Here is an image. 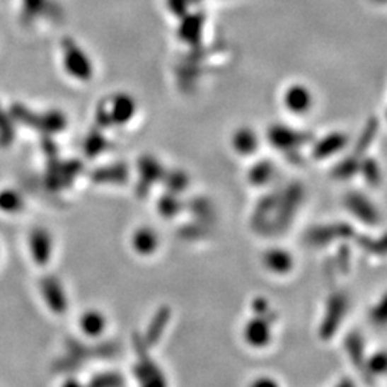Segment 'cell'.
<instances>
[{
	"mask_svg": "<svg viewBox=\"0 0 387 387\" xmlns=\"http://www.w3.org/2000/svg\"><path fill=\"white\" fill-rule=\"evenodd\" d=\"M261 265L275 277H287L296 268V255L283 246H268L261 253Z\"/></svg>",
	"mask_w": 387,
	"mask_h": 387,
	"instance_id": "obj_12",
	"label": "cell"
},
{
	"mask_svg": "<svg viewBox=\"0 0 387 387\" xmlns=\"http://www.w3.org/2000/svg\"><path fill=\"white\" fill-rule=\"evenodd\" d=\"M86 387H127L128 379L124 373L115 369H103L100 371L93 373L88 381Z\"/></svg>",
	"mask_w": 387,
	"mask_h": 387,
	"instance_id": "obj_25",
	"label": "cell"
},
{
	"mask_svg": "<svg viewBox=\"0 0 387 387\" xmlns=\"http://www.w3.org/2000/svg\"><path fill=\"white\" fill-rule=\"evenodd\" d=\"M129 177V170L125 163L106 165V167L96 168L91 174V180L99 185H125Z\"/></svg>",
	"mask_w": 387,
	"mask_h": 387,
	"instance_id": "obj_22",
	"label": "cell"
},
{
	"mask_svg": "<svg viewBox=\"0 0 387 387\" xmlns=\"http://www.w3.org/2000/svg\"><path fill=\"white\" fill-rule=\"evenodd\" d=\"M283 103L290 114L300 117L310 112L314 105V96L308 86L303 83H294L286 89Z\"/></svg>",
	"mask_w": 387,
	"mask_h": 387,
	"instance_id": "obj_20",
	"label": "cell"
},
{
	"mask_svg": "<svg viewBox=\"0 0 387 387\" xmlns=\"http://www.w3.org/2000/svg\"><path fill=\"white\" fill-rule=\"evenodd\" d=\"M129 247L135 255L149 258L159 251L161 237L154 227L139 226L129 236Z\"/></svg>",
	"mask_w": 387,
	"mask_h": 387,
	"instance_id": "obj_19",
	"label": "cell"
},
{
	"mask_svg": "<svg viewBox=\"0 0 387 387\" xmlns=\"http://www.w3.org/2000/svg\"><path fill=\"white\" fill-rule=\"evenodd\" d=\"M343 349L347 360L352 367L356 370V374L366 384H371L367 371H366V359H367V347L366 340L359 330H350L343 337Z\"/></svg>",
	"mask_w": 387,
	"mask_h": 387,
	"instance_id": "obj_15",
	"label": "cell"
},
{
	"mask_svg": "<svg viewBox=\"0 0 387 387\" xmlns=\"http://www.w3.org/2000/svg\"><path fill=\"white\" fill-rule=\"evenodd\" d=\"M352 308V300L347 291L335 290L331 291L321 311V317L317 325V335L323 342L335 340L342 331L349 313Z\"/></svg>",
	"mask_w": 387,
	"mask_h": 387,
	"instance_id": "obj_4",
	"label": "cell"
},
{
	"mask_svg": "<svg viewBox=\"0 0 387 387\" xmlns=\"http://www.w3.org/2000/svg\"><path fill=\"white\" fill-rule=\"evenodd\" d=\"M190 177L181 171V170H173V171H165L163 178L161 181V184H163L165 191L181 195L183 192L187 191V188L190 187Z\"/></svg>",
	"mask_w": 387,
	"mask_h": 387,
	"instance_id": "obj_32",
	"label": "cell"
},
{
	"mask_svg": "<svg viewBox=\"0 0 387 387\" xmlns=\"http://www.w3.org/2000/svg\"><path fill=\"white\" fill-rule=\"evenodd\" d=\"M165 170L162 167V163L151 156V155H146V156H142L138 162V184H137V195L138 197H146L152 187L156 185V184H161L162 178H163V174H165Z\"/></svg>",
	"mask_w": 387,
	"mask_h": 387,
	"instance_id": "obj_17",
	"label": "cell"
},
{
	"mask_svg": "<svg viewBox=\"0 0 387 387\" xmlns=\"http://www.w3.org/2000/svg\"><path fill=\"white\" fill-rule=\"evenodd\" d=\"M173 316V308L168 304H161L151 314L145 328L142 331H138L142 342L149 349L154 350L162 342V339L167 335V331L170 328Z\"/></svg>",
	"mask_w": 387,
	"mask_h": 387,
	"instance_id": "obj_11",
	"label": "cell"
},
{
	"mask_svg": "<svg viewBox=\"0 0 387 387\" xmlns=\"http://www.w3.org/2000/svg\"><path fill=\"white\" fill-rule=\"evenodd\" d=\"M250 311H251V314H255V316L270 317V318H275V320L279 318V316H277V313H275L274 307L271 306L268 299H265L264 296H257L251 300Z\"/></svg>",
	"mask_w": 387,
	"mask_h": 387,
	"instance_id": "obj_39",
	"label": "cell"
},
{
	"mask_svg": "<svg viewBox=\"0 0 387 387\" xmlns=\"http://www.w3.org/2000/svg\"><path fill=\"white\" fill-rule=\"evenodd\" d=\"M386 353L384 350L379 349L374 350L373 353H367V359H366V371L367 376L371 381V384L381 376H384L386 373Z\"/></svg>",
	"mask_w": 387,
	"mask_h": 387,
	"instance_id": "obj_35",
	"label": "cell"
},
{
	"mask_svg": "<svg viewBox=\"0 0 387 387\" xmlns=\"http://www.w3.org/2000/svg\"><path fill=\"white\" fill-rule=\"evenodd\" d=\"M67 124V117L61 110H47V112L37 115V127H42V129L49 134L61 132Z\"/></svg>",
	"mask_w": 387,
	"mask_h": 387,
	"instance_id": "obj_33",
	"label": "cell"
},
{
	"mask_svg": "<svg viewBox=\"0 0 387 387\" xmlns=\"http://www.w3.org/2000/svg\"><path fill=\"white\" fill-rule=\"evenodd\" d=\"M231 146L240 156H251L260 146V138L253 128L241 127L233 134Z\"/></svg>",
	"mask_w": 387,
	"mask_h": 387,
	"instance_id": "obj_23",
	"label": "cell"
},
{
	"mask_svg": "<svg viewBox=\"0 0 387 387\" xmlns=\"http://www.w3.org/2000/svg\"><path fill=\"white\" fill-rule=\"evenodd\" d=\"M352 244L353 248H357L371 257H383L384 255V241L383 237L371 236V234H362L357 231Z\"/></svg>",
	"mask_w": 387,
	"mask_h": 387,
	"instance_id": "obj_30",
	"label": "cell"
},
{
	"mask_svg": "<svg viewBox=\"0 0 387 387\" xmlns=\"http://www.w3.org/2000/svg\"><path fill=\"white\" fill-rule=\"evenodd\" d=\"M275 177V165L268 159H260L254 162L248 173L247 180L255 188L267 187Z\"/></svg>",
	"mask_w": 387,
	"mask_h": 387,
	"instance_id": "obj_24",
	"label": "cell"
},
{
	"mask_svg": "<svg viewBox=\"0 0 387 387\" xmlns=\"http://www.w3.org/2000/svg\"><path fill=\"white\" fill-rule=\"evenodd\" d=\"M369 321L374 328H383L386 324V299L384 296L376 301L369 310Z\"/></svg>",
	"mask_w": 387,
	"mask_h": 387,
	"instance_id": "obj_40",
	"label": "cell"
},
{
	"mask_svg": "<svg viewBox=\"0 0 387 387\" xmlns=\"http://www.w3.org/2000/svg\"><path fill=\"white\" fill-rule=\"evenodd\" d=\"M106 148H108V142H106V139L103 138V135H102L100 132L88 135V138L85 139V144H83L85 154H86V156H89V158L98 156V155L102 154Z\"/></svg>",
	"mask_w": 387,
	"mask_h": 387,
	"instance_id": "obj_38",
	"label": "cell"
},
{
	"mask_svg": "<svg viewBox=\"0 0 387 387\" xmlns=\"http://www.w3.org/2000/svg\"><path fill=\"white\" fill-rule=\"evenodd\" d=\"M331 387H360L359 381L353 376H343L340 377Z\"/></svg>",
	"mask_w": 387,
	"mask_h": 387,
	"instance_id": "obj_43",
	"label": "cell"
},
{
	"mask_svg": "<svg viewBox=\"0 0 387 387\" xmlns=\"http://www.w3.org/2000/svg\"><path fill=\"white\" fill-rule=\"evenodd\" d=\"M28 251L30 260L39 267H46L54 253V238L45 227H35L28 234Z\"/></svg>",
	"mask_w": 387,
	"mask_h": 387,
	"instance_id": "obj_16",
	"label": "cell"
},
{
	"mask_svg": "<svg viewBox=\"0 0 387 387\" xmlns=\"http://www.w3.org/2000/svg\"><path fill=\"white\" fill-rule=\"evenodd\" d=\"M277 320L251 314L243 324L241 337L247 347L264 350L274 342V327Z\"/></svg>",
	"mask_w": 387,
	"mask_h": 387,
	"instance_id": "obj_9",
	"label": "cell"
},
{
	"mask_svg": "<svg viewBox=\"0 0 387 387\" xmlns=\"http://www.w3.org/2000/svg\"><path fill=\"white\" fill-rule=\"evenodd\" d=\"M19 16L25 26H30L39 21H57L62 16V9L57 0H21Z\"/></svg>",
	"mask_w": 387,
	"mask_h": 387,
	"instance_id": "obj_13",
	"label": "cell"
},
{
	"mask_svg": "<svg viewBox=\"0 0 387 387\" xmlns=\"http://www.w3.org/2000/svg\"><path fill=\"white\" fill-rule=\"evenodd\" d=\"M132 352L134 362L129 373L137 387H171L168 374L155 360L152 349L142 342L138 331L132 336Z\"/></svg>",
	"mask_w": 387,
	"mask_h": 387,
	"instance_id": "obj_3",
	"label": "cell"
},
{
	"mask_svg": "<svg viewBox=\"0 0 387 387\" xmlns=\"http://www.w3.org/2000/svg\"><path fill=\"white\" fill-rule=\"evenodd\" d=\"M26 207L25 197L16 188H2L0 190V212L6 215L22 214Z\"/></svg>",
	"mask_w": 387,
	"mask_h": 387,
	"instance_id": "obj_29",
	"label": "cell"
},
{
	"mask_svg": "<svg viewBox=\"0 0 387 387\" xmlns=\"http://www.w3.org/2000/svg\"><path fill=\"white\" fill-rule=\"evenodd\" d=\"M15 138V128H13V120L9 112L0 108V145L8 146L12 144Z\"/></svg>",
	"mask_w": 387,
	"mask_h": 387,
	"instance_id": "obj_37",
	"label": "cell"
},
{
	"mask_svg": "<svg viewBox=\"0 0 387 387\" xmlns=\"http://www.w3.org/2000/svg\"><path fill=\"white\" fill-rule=\"evenodd\" d=\"M185 209L191 212V219L208 226H215V207L208 198L197 197L191 204H185Z\"/></svg>",
	"mask_w": 387,
	"mask_h": 387,
	"instance_id": "obj_27",
	"label": "cell"
},
{
	"mask_svg": "<svg viewBox=\"0 0 387 387\" xmlns=\"http://www.w3.org/2000/svg\"><path fill=\"white\" fill-rule=\"evenodd\" d=\"M156 211L163 219H175L185 211V202L180 195L165 191L156 201Z\"/></svg>",
	"mask_w": 387,
	"mask_h": 387,
	"instance_id": "obj_26",
	"label": "cell"
},
{
	"mask_svg": "<svg viewBox=\"0 0 387 387\" xmlns=\"http://www.w3.org/2000/svg\"><path fill=\"white\" fill-rule=\"evenodd\" d=\"M349 145V137L343 132H331L321 139H318L313 148L311 155L314 159L323 161L330 156L340 154Z\"/></svg>",
	"mask_w": 387,
	"mask_h": 387,
	"instance_id": "obj_21",
	"label": "cell"
},
{
	"mask_svg": "<svg viewBox=\"0 0 387 387\" xmlns=\"http://www.w3.org/2000/svg\"><path fill=\"white\" fill-rule=\"evenodd\" d=\"M202 28V18L200 15H185L181 18L180 39L192 45L198 42V36Z\"/></svg>",
	"mask_w": 387,
	"mask_h": 387,
	"instance_id": "obj_31",
	"label": "cell"
},
{
	"mask_svg": "<svg viewBox=\"0 0 387 387\" xmlns=\"http://www.w3.org/2000/svg\"><path fill=\"white\" fill-rule=\"evenodd\" d=\"M350 244L352 243H342L336 246V253L333 255L336 271L342 275L349 274L353 267V247Z\"/></svg>",
	"mask_w": 387,
	"mask_h": 387,
	"instance_id": "obj_34",
	"label": "cell"
},
{
	"mask_svg": "<svg viewBox=\"0 0 387 387\" xmlns=\"http://www.w3.org/2000/svg\"><path fill=\"white\" fill-rule=\"evenodd\" d=\"M39 293L45 306L57 316H62L69 310V296L64 282L58 275L47 274L39 282Z\"/></svg>",
	"mask_w": 387,
	"mask_h": 387,
	"instance_id": "obj_10",
	"label": "cell"
},
{
	"mask_svg": "<svg viewBox=\"0 0 387 387\" xmlns=\"http://www.w3.org/2000/svg\"><path fill=\"white\" fill-rule=\"evenodd\" d=\"M343 205L346 211L354 218L356 223L367 227V229H377L381 221V212L376 202L360 191H350L343 198Z\"/></svg>",
	"mask_w": 387,
	"mask_h": 387,
	"instance_id": "obj_8",
	"label": "cell"
},
{
	"mask_svg": "<svg viewBox=\"0 0 387 387\" xmlns=\"http://www.w3.org/2000/svg\"><path fill=\"white\" fill-rule=\"evenodd\" d=\"M62 67L68 76L79 82H88L93 76V62L88 52L72 37H64L61 43Z\"/></svg>",
	"mask_w": 387,
	"mask_h": 387,
	"instance_id": "obj_7",
	"label": "cell"
},
{
	"mask_svg": "<svg viewBox=\"0 0 387 387\" xmlns=\"http://www.w3.org/2000/svg\"><path fill=\"white\" fill-rule=\"evenodd\" d=\"M267 138L271 146L284 152L286 155L297 154L300 146H303L308 139L307 134L283 124L271 125L268 128Z\"/></svg>",
	"mask_w": 387,
	"mask_h": 387,
	"instance_id": "obj_14",
	"label": "cell"
},
{
	"mask_svg": "<svg viewBox=\"0 0 387 387\" xmlns=\"http://www.w3.org/2000/svg\"><path fill=\"white\" fill-rule=\"evenodd\" d=\"M121 353V345L115 340L72 339L67 342L65 354L59 360L62 371L74 373L88 360H110Z\"/></svg>",
	"mask_w": 387,
	"mask_h": 387,
	"instance_id": "obj_2",
	"label": "cell"
},
{
	"mask_svg": "<svg viewBox=\"0 0 387 387\" xmlns=\"http://www.w3.org/2000/svg\"><path fill=\"white\" fill-rule=\"evenodd\" d=\"M304 200L306 190L300 183H290L261 195L250 214V230L264 240L284 237L291 230Z\"/></svg>",
	"mask_w": 387,
	"mask_h": 387,
	"instance_id": "obj_1",
	"label": "cell"
},
{
	"mask_svg": "<svg viewBox=\"0 0 387 387\" xmlns=\"http://www.w3.org/2000/svg\"><path fill=\"white\" fill-rule=\"evenodd\" d=\"M61 387H86V386H85V383H82V381L76 380L75 377L69 376V377H67L64 380V383L61 384Z\"/></svg>",
	"mask_w": 387,
	"mask_h": 387,
	"instance_id": "obj_44",
	"label": "cell"
},
{
	"mask_svg": "<svg viewBox=\"0 0 387 387\" xmlns=\"http://www.w3.org/2000/svg\"><path fill=\"white\" fill-rule=\"evenodd\" d=\"M192 2H194V0H192Z\"/></svg>",
	"mask_w": 387,
	"mask_h": 387,
	"instance_id": "obj_45",
	"label": "cell"
},
{
	"mask_svg": "<svg viewBox=\"0 0 387 387\" xmlns=\"http://www.w3.org/2000/svg\"><path fill=\"white\" fill-rule=\"evenodd\" d=\"M108 317L106 314L95 307L83 310L78 317V328L81 337L86 340H100L105 337L108 331Z\"/></svg>",
	"mask_w": 387,
	"mask_h": 387,
	"instance_id": "obj_18",
	"label": "cell"
},
{
	"mask_svg": "<svg viewBox=\"0 0 387 387\" xmlns=\"http://www.w3.org/2000/svg\"><path fill=\"white\" fill-rule=\"evenodd\" d=\"M137 114L135 99L125 93H117L108 100H103L96 109V121L100 128L114 125H127Z\"/></svg>",
	"mask_w": 387,
	"mask_h": 387,
	"instance_id": "obj_6",
	"label": "cell"
},
{
	"mask_svg": "<svg viewBox=\"0 0 387 387\" xmlns=\"http://www.w3.org/2000/svg\"><path fill=\"white\" fill-rule=\"evenodd\" d=\"M192 0H167V8L174 16L181 19L183 16L188 13V8Z\"/></svg>",
	"mask_w": 387,
	"mask_h": 387,
	"instance_id": "obj_42",
	"label": "cell"
},
{
	"mask_svg": "<svg viewBox=\"0 0 387 387\" xmlns=\"http://www.w3.org/2000/svg\"><path fill=\"white\" fill-rule=\"evenodd\" d=\"M359 174H362L364 178V181L370 185V187H379L381 184V171L377 161L371 159V158H364L360 162V168H359Z\"/></svg>",
	"mask_w": 387,
	"mask_h": 387,
	"instance_id": "obj_36",
	"label": "cell"
},
{
	"mask_svg": "<svg viewBox=\"0 0 387 387\" xmlns=\"http://www.w3.org/2000/svg\"><path fill=\"white\" fill-rule=\"evenodd\" d=\"M247 387H283L280 380L271 374H258L253 377Z\"/></svg>",
	"mask_w": 387,
	"mask_h": 387,
	"instance_id": "obj_41",
	"label": "cell"
},
{
	"mask_svg": "<svg viewBox=\"0 0 387 387\" xmlns=\"http://www.w3.org/2000/svg\"><path fill=\"white\" fill-rule=\"evenodd\" d=\"M357 230L353 224L346 221H331L311 226L306 230L303 240L304 243L316 250H323L342 243H352Z\"/></svg>",
	"mask_w": 387,
	"mask_h": 387,
	"instance_id": "obj_5",
	"label": "cell"
},
{
	"mask_svg": "<svg viewBox=\"0 0 387 387\" xmlns=\"http://www.w3.org/2000/svg\"><path fill=\"white\" fill-rule=\"evenodd\" d=\"M214 226H208L204 223H200V221L190 219L188 223L183 224L178 229V238L185 241V243H200L205 241L211 237Z\"/></svg>",
	"mask_w": 387,
	"mask_h": 387,
	"instance_id": "obj_28",
	"label": "cell"
}]
</instances>
